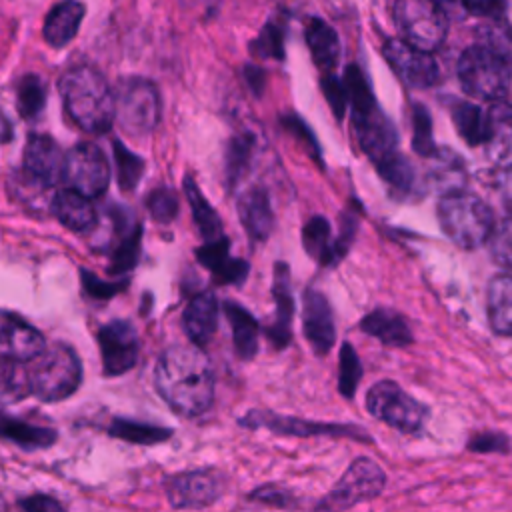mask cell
Listing matches in <instances>:
<instances>
[{"label": "cell", "instance_id": "obj_12", "mask_svg": "<svg viewBox=\"0 0 512 512\" xmlns=\"http://www.w3.org/2000/svg\"><path fill=\"white\" fill-rule=\"evenodd\" d=\"M98 346L106 376H120L138 360V334L128 320H112L102 326Z\"/></svg>", "mask_w": 512, "mask_h": 512}, {"label": "cell", "instance_id": "obj_28", "mask_svg": "<svg viewBox=\"0 0 512 512\" xmlns=\"http://www.w3.org/2000/svg\"><path fill=\"white\" fill-rule=\"evenodd\" d=\"M488 320L494 332L512 336V276L492 278L488 286Z\"/></svg>", "mask_w": 512, "mask_h": 512}, {"label": "cell", "instance_id": "obj_37", "mask_svg": "<svg viewBox=\"0 0 512 512\" xmlns=\"http://www.w3.org/2000/svg\"><path fill=\"white\" fill-rule=\"evenodd\" d=\"M108 432L120 440L134 442V444H158L172 436L170 428L134 422V420H126V418H114L108 426Z\"/></svg>", "mask_w": 512, "mask_h": 512}, {"label": "cell", "instance_id": "obj_6", "mask_svg": "<svg viewBox=\"0 0 512 512\" xmlns=\"http://www.w3.org/2000/svg\"><path fill=\"white\" fill-rule=\"evenodd\" d=\"M394 22L402 42L428 54L436 50L448 34V18L444 8L428 0L396 2Z\"/></svg>", "mask_w": 512, "mask_h": 512}, {"label": "cell", "instance_id": "obj_33", "mask_svg": "<svg viewBox=\"0 0 512 512\" xmlns=\"http://www.w3.org/2000/svg\"><path fill=\"white\" fill-rule=\"evenodd\" d=\"M302 244H304L306 252L320 264H332V262H336V258H340L338 250H336V242H332L330 224L322 216H312L304 224Z\"/></svg>", "mask_w": 512, "mask_h": 512}, {"label": "cell", "instance_id": "obj_49", "mask_svg": "<svg viewBox=\"0 0 512 512\" xmlns=\"http://www.w3.org/2000/svg\"><path fill=\"white\" fill-rule=\"evenodd\" d=\"M22 508L26 512H66L64 506L56 498L46 496V494L28 496L26 500H22Z\"/></svg>", "mask_w": 512, "mask_h": 512}, {"label": "cell", "instance_id": "obj_32", "mask_svg": "<svg viewBox=\"0 0 512 512\" xmlns=\"http://www.w3.org/2000/svg\"><path fill=\"white\" fill-rule=\"evenodd\" d=\"M452 112V122L458 130V134L470 144V146H478V144H486V136H488V114L466 100H456L450 108Z\"/></svg>", "mask_w": 512, "mask_h": 512}, {"label": "cell", "instance_id": "obj_24", "mask_svg": "<svg viewBox=\"0 0 512 512\" xmlns=\"http://www.w3.org/2000/svg\"><path fill=\"white\" fill-rule=\"evenodd\" d=\"M86 6L80 2H62L56 4L46 20H44V40L52 46V48H64L78 32L80 22L84 18Z\"/></svg>", "mask_w": 512, "mask_h": 512}, {"label": "cell", "instance_id": "obj_25", "mask_svg": "<svg viewBox=\"0 0 512 512\" xmlns=\"http://www.w3.org/2000/svg\"><path fill=\"white\" fill-rule=\"evenodd\" d=\"M306 42L310 48V54L320 70L330 74L340 60V40L336 30L324 22L322 18L312 16L306 22Z\"/></svg>", "mask_w": 512, "mask_h": 512}, {"label": "cell", "instance_id": "obj_11", "mask_svg": "<svg viewBox=\"0 0 512 512\" xmlns=\"http://www.w3.org/2000/svg\"><path fill=\"white\" fill-rule=\"evenodd\" d=\"M382 54L400 80L412 88H430L440 78L436 60L428 52L412 48L400 38H388L382 46Z\"/></svg>", "mask_w": 512, "mask_h": 512}, {"label": "cell", "instance_id": "obj_35", "mask_svg": "<svg viewBox=\"0 0 512 512\" xmlns=\"http://www.w3.org/2000/svg\"><path fill=\"white\" fill-rule=\"evenodd\" d=\"M32 394L30 374L24 362L0 358V402H18Z\"/></svg>", "mask_w": 512, "mask_h": 512}, {"label": "cell", "instance_id": "obj_18", "mask_svg": "<svg viewBox=\"0 0 512 512\" xmlns=\"http://www.w3.org/2000/svg\"><path fill=\"white\" fill-rule=\"evenodd\" d=\"M244 426L258 428L264 426L268 430H274L278 434H298V436H310V434H334V436H362V430H354L348 426H336V424H320V422H306L298 418H288V416H278L270 412H248L242 418Z\"/></svg>", "mask_w": 512, "mask_h": 512}, {"label": "cell", "instance_id": "obj_29", "mask_svg": "<svg viewBox=\"0 0 512 512\" xmlns=\"http://www.w3.org/2000/svg\"><path fill=\"white\" fill-rule=\"evenodd\" d=\"M184 194L186 200L190 204L192 210V218L196 222V228L200 232V236L206 242H216L220 238H224L222 234V222L220 216L216 214V210L210 206V202L204 198V194L200 192V188L196 186L192 176L184 178Z\"/></svg>", "mask_w": 512, "mask_h": 512}, {"label": "cell", "instance_id": "obj_31", "mask_svg": "<svg viewBox=\"0 0 512 512\" xmlns=\"http://www.w3.org/2000/svg\"><path fill=\"white\" fill-rule=\"evenodd\" d=\"M256 150V138L252 132H238L228 140L226 146V182L228 188H236L250 172Z\"/></svg>", "mask_w": 512, "mask_h": 512}, {"label": "cell", "instance_id": "obj_4", "mask_svg": "<svg viewBox=\"0 0 512 512\" xmlns=\"http://www.w3.org/2000/svg\"><path fill=\"white\" fill-rule=\"evenodd\" d=\"M30 390L42 402H60L72 396L82 382V364L66 344H52L28 366Z\"/></svg>", "mask_w": 512, "mask_h": 512}, {"label": "cell", "instance_id": "obj_23", "mask_svg": "<svg viewBox=\"0 0 512 512\" xmlns=\"http://www.w3.org/2000/svg\"><path fill=\"white\" fill-rule=\"evenodd\" d=\"M52 214L72 232H88L96 226L98 220L90 198L70 188L56 192L52 202Z\"/></svg>", "mask_w": 512, "mask_h": 512}, {"label": "cell", "instance_id": "obj_16", "mask_svg": "<svg viewBox=\"0 0 512 512\" xmlns=\"http://www.w3.org/2000/svg\"><path fill=\"white\" fill-rule=\"evenodd\" d=\"M64 166L66 154L46 134H32L24 148V164L22 168L34 174L36 178L44 180L50 186L64 182Z\"/></svg>", "mask_w": 512, "mask_h": 512}, {"label": "cell", "instance_id": "obj_53", "mask_svg": "<svg viewBox=\"0 0 512 512\" xmlns=\"http://www.w3.org/2000/svg\"><path fill=\"white\" fill-rule=\"evenodd\" d=\"M0 512H6V504H4V498L0 496Z\"/></svg>", "mask_w": 512, "mask_h": 512}, {"label": "cell", "instance_id": "obj_48", "mask_svg": "<svg viewBox=\"0 0 512 512\" xmlns=\"http://www.w3.org/2000/svg\"><path fill=\"white\" fill-rule=\"evenodd\" d=\"M468 448L476 450V452H506L508 450V440L502 434L482 432V434H478L470 440Z\"/></svg>", "mask_w": 512, "mask_h": 512}, {"label": "cell", "instance_id": "obj_22", "mask_svg": "<svg viewBox=\"0 0 512 512\" xmlns=\"http://www.w3.org/2000/svg\"><path fill=\"white\" fill-rule=\"evenodd\" d=\"M52 188L54 186L46 184L44 180L36 178L34 174H30L24 168L12 172V176L8 178L10 196L20 206H24L28 212H34L36 216H44V214L52 212V202L56 196V194H52Z\"/></svg>", "mask_w": 512, "mask_h": 512}, {"label": "cell", "instance_id": "obj_14", "mask_svg": "<svg viewBox=\"0 0 512 512\" xmlns=\"http://www.w3.org/2000/svg\"><path fill=\"white\" fill-rule=\"evenodd\" d=\"M46 350L44 336L14 314L0 312V358L32 362Z\"/></svg>", "mask_w": 512, "mask_h": 512}, {"label": "cell", "instance_id": "obj_2", "mask_svg": "<svg viewBox=\"0 0 512 512\" xmlns=\"http://www.w3.org/2000/svg\"><path fill=\"white\" fill-rule=\"evenodd\" d=\"M58 88L66 112L82 130L102 134L116 120L114 90L94 66L80 64L66 70Z\"/></svg>", "mask_w": 512, "mask_h": 512}, {"label": "cell", "instance_id": "obj_20", "mask_svg": "<svg viewBox=\"0 0 512 512\" xmlns=\"http://www.w3.org/2000/svg\"><path fill=\"white\" fill-rule=\"evenodd\" d=\"M238 218L252 240L264 242L270 236L274 228V212L268 192L262 186H252L240 194Z\"/></svg>", "mask_w": 512, "mask_h": 512}, {"label": "cell", "instance_id": "obj_19", "mask_svg": "<svg viewBox=\"0 0 512 512\" xmlns=\"http://www.w3.org/2000/svg\"><path fill=\"white\" fill-rule=\"evenodd\" d=\"M182 326L190 342L198 348L206 346L218 328V300L212 290L198 292L190 298L182 314Z\"/></svg>", "mask_w": 512, "mask_h": 512}, {"label": "cell", "instance_id": "obj_30", "mask_svg": "<svg viewBox=\"0 0 512 512\" xmlns=\"http://www.w3.org/2000/svg\"><path fill=\"white\" fill-rule=\"evenodd\" d=\"M488 136L486 146L496 160L512 158V106L494 104L488 112Z\"/></svg>", "mask_w": 512, "mask_h": 512}, {"label": "cell", "instance_id": "obj_44", "mask_svg": "<svg viewBox=\"0 0 512 512\" xmlns=\"http://www.w3.org/2000/svg\"><path fill=\"white\" fill-rule=\"evenodd\" d=\"M412 126H414V138H412L414 150H416L420 156L432 158V156L436 154L434 140H432V122H430V116H428L426 108L420 106V104L414 106V112H412Z\"/></svg>", "mask_w": 512, "mask_h": 512}, {"label": "cell", "instance_id": "obj_26", "mask_svg": "<svg viewBox=\"0 0 512 512\" xmlns=\"http://www.w3.org/2000/svg\"><path fill=\"white\" fill-rule=\"evenodd\" d=\"M224 314L232 328V340H234L236 354L242 360L254 358L258 352V340H260V326H258L256 318L244 306H240L238 302H232V300H228L224 304Z\"/></svg>", "mask_w": 512, "mask_h": 512}, {"label": "cell", "instance_id": "obj_40", "mask_svg": "<svg viewBox=\"0 0 512 512\" xmlns=\"http://www.w3.org/2000/svg\"><path fill=\"white\" fill-rule=\"evenodd\" d=\"M114 160H116V172H118V184L124 192H130L138 186L142 174H144V160L130 152L124 144L114 140L112 144Z\"/></svg>", "mask_w": 512, "mask_h": 512}, {"label": "cell", "instance_id": "obj_39", "mask_svg": "<svg viewBox=\"0 0 512 512\" xmlns=\"http://www.w3.org/2000/svg\"><path fill=\"white\" fill-rule=\"evenodd\" d=\"M46 104L44 80L36 74H26L20 78L16 88V108L22 118H36Z\"/></svg>", "mask_w": 512, "mask_h": 512}, {"label": "cell", "instance_id": "obj_36", "mask_svg": "<svg viewBox=\"0 0 512 512\" xmlns=\"http://www.w3.org/2000/svg\"><path fill=\"white\" fill-rule=\"evenodd\" d=\"M434 168L430 170V180L442 190L444 196L462 192V184L466 180V170L460 164L458 156H452L450 152H436L432 156Z\"/></svg>", "mask_w": 512, "mask_h": 512}, {"label": "cell", "instance_id": "obj_46", "mask_svg": "<svg viewBox=\"0 0 512 512\" xmlns=\"http://www.w3.org/2000/svg\"><path fill=\"white\" fill-rule=\"evenodd\" d=\"M80 278H82L84 292L96 300H108L114 294H118L120 290H124V286H126V282H104L102 278H98L96 274H92L88 270H82Z\"/></svg>", "mask_w": 512, "mask_h": 512}, {"label": "cell", "instance_id": "obj_10", "mask_svg": "<svg viewBox=\"0 0 512 512\" xmlns=\"http://www.w3.org/2000/svg\"><path fill=\"white\" fill-rule=\"evenodd\" d=\"M64 182L70 190L86 198H98L110 182V166L102 150L94 144L80 142L66 152Z\"/></svg>", "mask_w": 512, "mask_h": 512}, {"label": "cell", "instance_id": "obj_5", "mask_svg": "<svg viewBox=\"0 0 512 512\" xmlns=\"http://www.w3.org/2000/svg\"><path fill=\"white\" fill-rule=\"evenodd\" d=\"M458 80L462 88L480 100H500L506 96L512 78V64L498 52L480 46H470L460 54Z\"/></svg>", "mask_w": 512, "mask_h": 512}, {"label": "cell", "instance_id": "obj_38", "mask_svg": "<svg viewBox=\"0 0 512 512\" xmlns=\"http://www.w3.org/2000/svg\"><path fill=\"white\" fill-rule=\"evenodd\" d=\"M140 242H142V228L138 222L128 230L120 232V240L110 254V264H108L110 274H126L138 264Z\"/></svg>", "mask_w": 512, "mask_h": 512}, {"label": "cell", "instance_id": "obj_27", "mask_svg": "<svg viewBox=\"0 0 512 512\" xmlns=\"http://www.w3.org/2000/svg\"><path fill=\"white\" fill-rule=\"evenodd\" d=\"M360 328L388 346H404L412 342V332L406 320L400 314L386 308H378L366 314L360 322Z\"/></svg>", "mask_w": 512, "mask_h": 512}, {"label": "cell", "instance_id": "obj_43", "mask_svg": "<svg viewBox=\"0 0 512 512\" xmlns=\"http://www.w3.org/2000/svg\"><path fill=\"white\" fill-rule=\"evenodd\" d=\"M362 376L360 360L350 344H344L340 350V370H338V388L346 398H352Z\"/></svg>", "mask_w": 512, "mask_h": 512}, {"label": "cell", "instance_id": "obj_17", "mask_svg": "<svg viewBox=\"0 0 512 512\" xmlns=\"http://www.w3.org/2000/svg\"><path fill=\"white\" fill-rule=\"evenodd\" d=\"M272 296L276 302V312H274L272 324H268L264 328V332L274 348H284V346H288V342L292 338V316H294L290 270H288V264H284V262L274 264Z\"/></svg>", "mask_w": 512, "mask_h": 512}, {"label": "cell", "instance_id": "obj_52", "mask_svg": "<svg viewBox=\"0 0 512 512\" xmlns=\"http://www.w3.org/2000/svg\"><path fill=\"white\" fill-rule=\"evenodd\" d=\"M466 10L474 12V14H480V16H488V18H498L504 10H506V4H494V2H486V4H466L464 6Z\"/></svg>", "mask_w": 512, "mask_h": 512}, {"label": "cell", "instance_id": "obj_21", "mask_svg": "<svg viewBox=\"0 0 512 512\" xmlns=\"http://www.w3.org/2000/svg\"><path fill=\"white\" fill-rule=\"evenodd\" d=\"M196 258L212 272L218 284H242L248 276V262L230 256V242L226 238L196 248Z\"/></svg>", "mask_w": 512, "mask_h": 512}, {"label": "cell", "instance_id": "obj_42", "mask_svg": "<svg viewBox=\"0 0 512 512\" xmlns=\"http://www.w3.org/2000/svg\"><path fill=\"white\" fill-rule=\"evenodd\" d=\"M146 208L158 224H170L178 214V196L170 188H156L146 196Z\"/></svg>", "mask_w": 512, "mask_h": 512}, {"label": "cell", "instance_id": "obj_15", "mask_svg": "<svg viewBox=\"0 0 512 512\" xmlns=\"http://www.w3.org/2000/svg\"><path fill=\"white\" fill-rule=\"evenodd\" d=\"M302 328L308 344L316 354H326L334 346L336 328L332 308L324 294L314 288L304 292V308H302Z\"/></svg>", "mask_w": 512, "mask_h": 512}, {"label": "cell", "instance_id": "obj_1", "mask_svg": "<svg viewBox=\"0 0 512 512\" xmlns=\"http://www.w3.org/2000/svg\"><path fill=\"white\" fill-rule=\"evenodd\" d=\"M154 384L180 416H200L214 400V372L208 356L194 344L166 348L154 368Z\"/></svg>", "mask_w": 512, "mask_h": 512}, {"label": "cell", "instance_id": "obj_7", "mask_svg": "<svg viewBox=\"0 0 512 512\" xmlns=\"http://www.w3.org/2000/svg\"><path fill=\"white\" fill-rule=\"evenodd\" d=\"M116 120L120 128L132 136L148 134L160 120V94L158 88L138 76L122 78L114 90Z\"/></svg>", "mask_w": 512, "mask_h": 512}, {"label": "cell", "instance_id": "obj_45", "mask_svg": "<svg viewBox=\"0 0 512 512\" xmlns=\"http://www.w3.org/2000/svg\"><path fill=\"white\" fill-rule=\"evenodd\" d=\"M488 246L494 260L512 270V218H506L494 226L488 238Z\"/></svg>", "mask_w": 512, "mask_h": 512}, {"label": "cell", "instance_id": "obj_47", "mask_svg": "<svg viewBox=\"0 0 512 512\" xmlns=\"http://www.w3.org/2000/svg\"><path fill=\"white\" fill-rule=\"evenodd\" d=\"M322 90L326 94V100L328 104L332 106L334 114L338 118H342L344 110H346V104H348V96H346V88H344V82H340L338 78H334L332 74H324L322 78Z\"/></svg>", "mask_w": 512, "mask_h": 512}, {"label": "cell", "instance_id": "obj_9", "mask_svg": "<svg viewBox=\"0 0 512 512\" xmlns=\"http://www.w3.org/2000/svg\"><path fill=\"white\" fill-rule=\"evenodd\" d=\"M366 408L374 418L402 432L420 430L428 416L426 408L392 380L376 382L370 388L366 396Z\"/></svg>", "mask_w": 512, "mask_h": 512}, {"label": "cell", "instance_id": "obj_13", "mask_svg": "<svg viewBox=\"0 0 512 512\" xmlns=\"http://www.w3.org/2000/svg\"><path fill=\"white\" fill-rule=\"evenodd\" d=\"M224 482L216 472L192 470L166 480V496L174 508H204L216 502Z\"/></svg>", "mask_w": 512, "mask_h": 512}, {"label": "cell", "instance_id": "obj_51", "mask_svg": "<svg viewBox=\"0 0 512 512\" xmlns=\"http://www.w3.org/2000/svg\"><path fill=\"white\" fill-rule=\"evenodd\" d=\"M244 76H246L248 88H250L256 96H260V94H262V88H264V78H266L264 70L258 68V66H246V68H244Z\"/></svg>", "mask_w": 512, "mask_h": 512}, {"label": "cell", "instance_id": "obj_34", "mask_svg": "<svg viewBox=\"0 0 512 512\" xmlns=\"http://www.w3.org/2000/svg\"><path fill=\"white\" fill-rule=\"evenodd\" d=\"M0 438L10 440L22 448H46L56 442V432L44 426H34L16 418H0Z\"/></svg>", "mask_w": 512, "mask_h": 512}, {"label": "cell", "instance_id": "obj_41", "mask_svg": "<svg viewBox=\"0 0 512 512\" xmlns=\"http://www.w3.org/2000/svg\"><path fill=\"white\" fill-rule=\"evenodd\" d=\"M250 50L258 58H272V60H282L284 58V28L276 22H268L258 38L252 40Z\"/></svg>", "mask_w": 512, "mask_h": 512}, {"label": "cell", "instance_id": "obj_50", "mask_svg": "<svg viewBox=\"0 0 512 512\" xmlns=\"http://www.w3.org/2000/svg\"><path fill=\"white\" fill-rule=\"evenodd\" d=\"M498 190H500V198L506 206V210L512 214V164H508L498 178Z\"/></svg>", "mask_w": 512, "mask_h": 512}, {"label": "cell", "instance_id": "obj_8", "mask_svg": "<svg viewBox=\"0 0 512 512\" xmlns=\"http://www.w3.org/2000/svg\"><path fill=\"white\" fill-rule=\"evenodd\" d=\"M384 470L370 458L354 460L336 486L318 502L316 512H344L350 506L370 500L384 490Z\"/></svg>", "mask_w": 512, "mask_h": 512}, {"label": "cell", "instance_id": "obj_3", "mask_svg": "<svg viewBox=\"0 0 512 512\" xmlns=\"http://www.w3.org/2000/svg\"><path fill=\"white\" fill-rule=\"evenodd\" d=\"M436 214L444 234L466 250L488 242L496 226L490 206L482 198L464 190L442 196Z\"/></svg>", "mask_w": 512, "mask_h": 512}]
</instances>
